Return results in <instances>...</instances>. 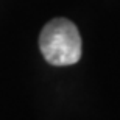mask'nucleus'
Returning a JSON list of instances; mask_svg holds the SVG:
<instances>
[{"mask_svg":"<svg viewBox=\"0 0 120 120\" xmlns=\"http://www.w3.org/2000/svg\"><path fill=\"white\" fill-rule=\"evenodd\" d=\"M39 49L52 66H72L81 58V36L67 19H53L41 31Z\"/></svg>","mask_w":120,"mask_h":120,"instance_id":"1","label":"nucleus"}]
</instances>
